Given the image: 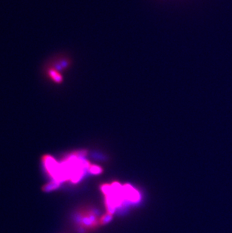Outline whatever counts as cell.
<instances>
[{
  "instance_id": "6da1fadb",
  "label": "cell",
  "mask_w": 232,
  "mask_h": 233,
  "mask_svg": "<svg viewBox=\"0 0 232 233\" xmlns=\"http://www.w3.org/2000/svg\"><path fill=\"white\" fill-rule=\"evenodd\" d=\"M74 222L79 230L86 232L97 227L101 222V220L93 209L81 207L75 212L74 215Z\"/></svg>"
}]
</instances>
